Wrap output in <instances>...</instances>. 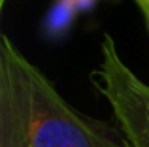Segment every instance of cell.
<instances>
[{
	"label": "cell",
	"instance_id": "6da1fadb",
	"mask_svg": "<svg viewBox=\"0 0 149 147\" xmlns=\"http://www.w3.org/2000/svg\"><path fill=\"white\" fill-rule=\"evenodd\" d=\"M0 147H125L76 111L11 42L0 38Z\"/></svg>",
	"mask_w": 149,
	"mask_h": 147
},
{
	"label": "cell",
	"instance_id": "7a4b0ae2",
	"mask_svg": "<svg viewBox=\"0 0 149 147\" xmlns=\"http://www.w3.org/2000/svg\"><path fill=\"white\" fill-rule=\"evenodd\" d=\"M102 62L93 74L117 119L127 147H149V85L125 64L109 34L102 36Z\"/></svg>",
	"mask_w": 149,
	"mask_h": 147
},
{
	"label": "cell",
	"instance_id": "3957f363",
	"mask_svg": "<svg viewBox=\"0 0 149 147\" xmlns=\"http://www.w3.org/2000/svg\"><path fill=\"white\" fill-rule=\"evenodd\" d=\"M136 6H138L140 8V11H142V15H143V17H146V23H147V26H149V8L146 6V4H136Z\"/></svg>",
	"mask_w": 149,
	"mask_h": 147
},
{
	"label": "cell",
	"instance_id": "277c9868",
	"mask_svg": "<svg viewBox=\"0 0 149 147\" xmlns=\"http://www.w3.org/2000/svg\"><path fill=\"white\" fill-rule=\"evenodd\" d=\"M134 2H136V4H138V2H140V4H146V6L149 8V0H134Z\"/></svg>",
	"mask_w": 149,
	"mask_h": 147
},
{
	"label": "cell",
	"instance_id": "5b68a950",
	"mask_svg": "<svg viewBox=\"0 0 149 147\" xmlns=\"http://www.w3.org/2000/svg\"><path fill=\"white\" fill-rule=\"evenodd\" d=\"M6 6V0H0V8H4Z\"/></svg>",
	"mask_w": 149,
	"mask_h": 147
}]
</instances>
